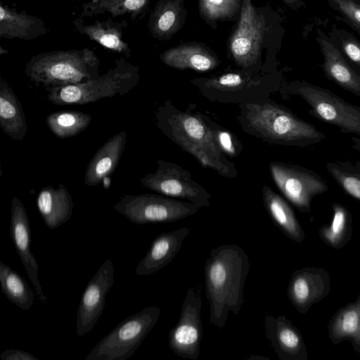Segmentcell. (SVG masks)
Returning <instances> with one entry per match:
<instances>
[{
	"instance_id": "cb8c5ba5",
	"label": "cell",
	"mask_w": 360,
	"mask_h": 360,
	"mask_svg": "<svg viewBox=\"0 0 360 360\" xmlns=\"http://www.w3.org/2000/svg\"><path fill=\"white\" fill-rule=\"evenodd\" d=\"M0 127L11 139L22 141L28 129L22 106L6 81L0 77Z\"/></svg>"
},
{
	"instance_id": "8d00e7d4",
	"label": "cell",
	"mask_w": 360,
	"mask_h": 360,
	"mask_svg": "<svg viewBox=\"0 0 360 360\" xmlns=\"http://www.w3.org/2000/svg\"><path fill=\"white\" fill-rule=\"evenodd\" d=\"M1 360H39L32 354L19 349H6L0 354Z\"/></svg>"
},
{
	"instance_id": "9a60e30c",
	"label": "cell",
	"mask_w": 360,
	"mask_h": 360,
	"mask_svg": "<svg viewBox=\"0 0 360 360\" xmlns=\"http://www.w3.org/2000/svg\"><path fill=\"white\" fill-rule=\"evenodd\" d=\"M262 25L250 0H244L240 20L231 44L238 65L248 68L256 63Z\"/></svg>"
},
{
	"instance_id": "e0dca14e",
	"label": "cell",
	"mask_w": 360,
	"mask_h": 360,
	"mask_svg": "<svg viewBox=\"0 0 360 360\" xmlns=\"http://www.w3.org/2000/svg\"><path fill=\"white\" fill-rule=\"evenodd\" d=\"M191 231L184 226L158 236L136 266L135 274L150 276L167 266L178 254Z\"/></svg>"
},
{
	"instance_id": "5b68a950",
	"label": "cell",
	"mask_w": 360,
	"mask_h": 360,
	"mask_svg": "<svg viewBox=\"0 0 360 360\" xmlns=\"http://www.w3.org/2000/svg\"><path fill=\"white\" fill-rule=\"evenodd\" d=\"M140 79L139 67L121 57L115 65L98 77L80 83L46 88L47 99L53 105H84L115 95L124 96Z\"/></svg>"
},
{
	"instance_id": "ac0fdd59",
	"label": "cell",
	"mask_w": 360,
	"mask_h": 360,
	"mask_svg": "<svg viewBox=\"0 0 360 360\" xmlns=\"http://www.w3.org/2000/svg\"><path fill=\"white\" fill-rule=\"evenodd\" d=\"M75 29L101 46L129 58L131 51L129 44L123 39L124 30L128 26L126 20L114 21L111 16L105 20H96L92 24H86L83 18L72 21Z\"/></svg>"
},
{
	"instance_id": "5bb4252c",
	"label": "cell",
	"mask_w": 360,
	"mask_h": 360,
	"mask_svg": "<svg viewBox=\"0 0 360 360\" xmlns=\"http://www.w3.org/2000/svg\"><path fill=\"white\" fill-rule=\"evenodd\" d=\"M10 234L38 300L43 305H46L47 298L38 278L39 264L30 250L31 229L28 215L22 202L15 196L11 201Z\"/></svg>"
},
{
	"instance_id": "52a82bcc",
	"label": "cell",
	"mask_w": 360,
	"mask_h": 360,
	"mask_svg": "<svg viewBox=\"0 0 360 360\" xmlns=\"http://www.w3.org/2000/svg\"><path fill=\"white\" fill-rule=\"evenodd\" d=\"M192 84L210 101L237 104L270 98L279 91L281 84L273 79L253 78L238 72H229L210 78H195Z\"/></svg>"
},
{
	"instance_id": "d6a6232c",
	"label": "cell",
	"mask_w": 360,
	"mask_h": 360,
	"mask_svg": "<svg viewBox=\"0 0 360 360\" xmlns=\"http://www.w3.org/2000/svg\"><path fill=\"white\" fill-rule=\"evenodd\" d=\"M212 129L219 148L230 158L238 157L243 150V145L231 131L211 120Z\"/></svg>"
},
{
	"instance_id": "8992f818",
	"label": "cell",
	"mask_w": 360,
	"mask_h": 360,
	"mask_svg": "<svg viewBox=\"0 0 360 360\" xmlns=\"http://www.w3.org/2000/svg\"><path fill=\"white\" fill-rule=\"evenodd\" d=\"M161 309L153 305L122 320L104 336L85 360H126L133 356L158 321Z\"/></svg>"
},
{
	"instance_id": "836d02e7",
	"label": "cell",
	"mask_w": 360,
	"mask_h": 360,
	"mask_svg": "<svg viewBox=\"0 0 360 360\" xmlns=\"http://www.w3.org/2000/svg\"><path fill=\"white\" fill-rule=\"evenodd\" d=\"M336 9L360 33V5L354 0H329Z\"/></svg>"
},
{
	"instance_id": "8fae6325",
	"label": "cell",
	"mask_w": 360,
	"mask_h": 360,
	"mask_svg": "<svg viewBox=\"0 0 360 360\" xmlns=\"http://www.w3.org/2000/svg\"><path fill=\"white\" fill-rule=\"evenodd\" d=\"M202 284L187 290L179 321L168 335L169 347L178 356L197 360L203 336L201 321Z\"/></svg>"
},
{
	"instance_id": "4dcf8cb0",
	"label": "cell",
	"mask_w": 360,
	"mask_h": 360,
	"mask_svg": "<svg viewBox=\"0 0 360 360\" xmlns=\"http://www.w3.org/2000/svg\"><path fill=\"white\" fill-rule=\"evenodd\" d=\"M334 217L329 227L321 230L322 237L330 245L338 247L347 235L349 223V214L345 208L340 205H334Z\"/></svg>"
},
{
	"instance_id": "6da1fadb",
	"label": "cell",
	"mask_w": 360,
	"mask_h": 360,
	"mask_svg": "<svg viewBox=\"0 0 360 360\" xmlns=\"http://www.w3.org/2000/svg\"><path fill=\"white\" fill-rule=\"evenodd\" d=\"M155 120L161 132L205 168L221 176L234 179L238 171L215 140L211 120L196 112L181 110L169 99L158 107Z\"/></svg>"
},
{
	"instance_id": "83f0119b",
	"label": "cell",
	"mask_w": 360,
	"mask_h": 360,
	"mask_svg": "<svg viewBox=\"0 0 360 360\" xmlns=\"http://www.w3.org/2000/svg\"><path fill=\"white\" fill-rule=\"evenodd\" d=\"M0 284L2 292L11 303L22 310L30 309L35 292L17 271L2 262H0Z\"/></svg>"
},
{
	"instance_id": "f1b7e54d",
	"label": "cell",
	"mask_w": 360,
	"mask_h": 360,
	"mask_svg": "<svg viewBox=\"0 0 360 360\" xmlns=\"http://www.w3.org/2000/svg\"><path fill=\"white\" fill-rule=\"evenodd\" d=\"M91 115L78 110L58 111L47 115L46 124L58 138L74 137L84 131L91 122Z\"/></svg>"
},
{
	"instance_id": "e575fe53",
	"label": "cell",
	"mask_w": 360,
	"mask_h": 360,
	"mask_svg": "<svg viewBox=\"0 0 360 360\" xmlns=\"http://www.w3.org/2000/svg\"><path fill=\"white\" fill-rule=\"evenodd\" d=\"M237 0H202L205 14L212 18L227 15L236 6Z\"/></svg>"
},
{
	"instance_id": "9c48e42d",
	"label": "cell",
	"mask_w": 360,
	"mask_h": 360,
	"mask_svg": "<svg viewBox=\"0 0 360 360\" xmlns=\"http://www.w3.org/2000/svg\"><path fill=\"white\" fill-rule=\"evenodd\" d=\"M114 210L133 224L170 223L186 218L200 208L194 204L159 193L125 194Z\"/></svg>"
},
{
	"instance_id": "44dd1931",
	"label": "cell",
	"mask_w": 360,
	"mask_h": 360,
	"mask_svg": "<svg viewBox=\"0 0 360 360\" xmlns=\"http://www.w3.org/2000/svg\"><path fill=\"white\" fill-rule=\"evenodd\" d=\"M36 205L45 225L51 230L67 222L74 208L72 196L63 184L56 188L52 186L42 188L37 194Z\"/></svg>"
},
{
	"instance_id": "ffe728a7",
	"label": "cell",
	"mask_w": 360,
	"mask_h": 360,
	"mask_svg": "<svg viewBox=\"0 0 360 360\" xmlns=\"http://www.w3.org/2000/svg\"><path fill=\"white\" fill-rule=\"evenodd\" d=\"M49 30L39 17L0 3V38L25 41L46 35Z\"/></svg>"
},
{
	"instance_id": "7c38bea8",
	"label": "cell",
	"mask_w": 360,
	"mask_h": 360,
	"mask_svg": "<svg viewBox=\"0 0 360 360\" xmlns=\"http://www.w3.org/2000/svg\"><path fill=\"white\" fill-rule=\"evenodd\" d=\"M269 169L277 188L300 212H309L312 198L328 189L319 175L305 167L272 161Z\"/></svg>"
},
{
	"instance_id": "f35d334b",
	"label": "cell",
	"mask_w": 360,
	"mask_h": 360,
	"mask_svg": "<svg viewBox=\"0 0 360 360\" xmlns=\"http://www.w3.org/2000/svg\"><path fill=\"white\" fill-rule=\"evenodd\" d=\"M8 52V50H5L3 49L2 46H0V54L2 55L3 53H6Z\"/></svg>"
},
{
	"instance_id": "f546056e",
	"label": "cell",
	"mask_w": 360,
	"mask_h": 360,
	"mask_svg": "<svg viewBox=\"0 0 360 360\" xmlns=\"http://www.w3.org/2000/svg\"><path fill=\"white\" fill-rule=\"evenodd\" d=\"M335 338H351L360 342V301L341 310L335 317L331 328Z\"/></svg>"
},
{
	"instance_id": "d590c367",
	"label": "cell",
	"mask_w": 360,
	"mask_h": 360,
	"mask_svg": "<svg viewBox=\"0 0 360 360\" xmlns=\"http://www.w3.org/2000/svg\"><path fill=\"white\" fill-rule=\"evenodd\" d=\"M342 40V47L347 56L360 68V42L349 37Z\"/></svg>"
},
{
	"instance_id": "74e56055",
	"label": "cell",
	"mask_w": 360,
	"mask_h": 360,
	"mask_svg": "<svg viewBox=\"0 0 360 360\" xmlns=\"http://www.w3.org/2000/svg\"><path fill=\"white\" fill-rule=\"evenodd\" d=\"M266 360V359H269V358H266L265 356H260V355H252L250 357L248 358V360Z\"/></svg>"
},
{
	"instance_id": "7a4b0ae2",
	"label": "cell",
	"mask_w": 360,
	"mask_h": 360,
	"mask_svg": "<svg viewBox=\"0 0 360 360\" xmlns=\"http://www.w3.org/2000/svg\"><path fill=\"white\" fill-rule=\"evenodd\" d=\"M250 260L236 244L213 248L205 263V293L210 305V322L219 329L229 313L238 316L244 304V287L250 272Z\"/></svg>"
},
{
	"instance_id": "7402d4cb",
	"label": "cell",
	"mask_w": 360,
	"mask_h": 360,
	"mask_svg": "<svg viewBox=\"0 0 360 360\" xmlns=\"http://www.w3.org/2000/svg\"><path fill=\"white\" fill-rule=\"evenodd\" d=\"M324 58L326 76L345 90L360 97V72L353 69L340 51L328 40L318 37Z\"/></svg>"
},
{
	"instance_id": "ba28073f",
	"label": "cell",
	"mask_w": 360,
	"mask_h": 360,
	"mask_svg": "<svg viewBox=\"0 0 360 360\" xmlns=\"http://www.w3.org/2000/svg\"><path fill=\"white\" fill-rule=\"evenodd\" d=\"M279 91L301 97L310 107V113L319 120L339 127L342 132L360 136V108L330 91L307 82L295 81L281 86Z\"/></svg>"
},
{
	"instance_id": "484cf974",
	"label": "cell",
	"mask_w": 360,
	"mask_h": 360,
	"mask_svg": "<svg viewBox=\"0 0 360 360\" xmlns=\"http://www.w3.org/2000/svg\"><path fill=\"white\" fill-rule=\"evenodd\" d=\"M160 58L167 65L180 69H191L200 72L213 70L218 65L217 59L202 48L181 46L164 52Z\"/></svg>"
},
{
	"instance_id": "4fadbf2b",
	"label": "cell",
	"mask_w": 360,
	"mask_h": 360,
	"mask_svg": "<svg viewBox=\"0 0 360 360\" xmlns=\"http://www.w3.org/2000/svg\"><path fill=\"white\" fill-rule=\"evenodd\" d=\"M114 283V266L106 259L84 289L77 309L76 328L79 337L91 332L101 316L106 296Z\"/></svg>"
},
{
	"instance_id": "60d3db41",
	"label": "cell",
	"mask_w": 360,
	"mask_h": 360,
	"mask_svg": "<svg viewBox=\"0 0 360 360\" xmlns=\"http://www.w3.org/2000/svg\"><path fill=\"white\" fill-rule=\"evenodd\" d=\"M70 1H82V0H70Z\"/></svg>"
},
{
	"instance_id": "603a6c76",
	"label": "cell",
	"mask_w": 360,
	"mask_h": 360,
	"mask_svg": "<svg viewBox=\"0 0 360 360\" xmlns=\"http://www.w3.org/2000/svg\"><path fill=\"white\" fill-rule=\"evenodd\" d=\"M262 193L264 207L274 224L287 237L302 242L304 232L288 202L266 184L262 188Z\"/></svg>"
},
{
	"instance_id": "1f68e13d",
	"label": "cell",
	"mask_w": 360,
	"mask_h": 360,
	"mask_svg": "<svg viewBox=\"0 0 360 360\" xmlns=\"http://www.w3.org/2000/svg\"><path fill=\"white\" fill-rule=\"evenodd\" d=\"M326 168L347 193L360 201V174L347 172L333 163L328 164Z\"/></svg>"
},
{
	"instance_id": "3957f363",
	"label": "cell",
	"mask_w": 360,
	"mask_h": 360,
	"mask_svg": "<svg viewBox=\"0 0 360 360\" xmlns=\"http://www.w3.org/2000/svg\"><path fill=\"white\" fill-rule=\"evenodd\" d=\"M237 122L249 135L274 145L304 147L319 143L326 136L270 98L238 105Z\"/></svg>"
},
{
	"instance_id": "277c9868",
	"label": "cell",
	"mask_w": 360,
	"mask_h": 360,
	"mask_svg": "<svg viewBox=\"0 0 360 360\" xmlns=\"http://www.w3.org/2000/svg\"><path fill=\"white\" fill-rule=\"evenodd\" d=\"M100 60L89 48L39 53L25 65V72L39 87L75 84L98 77Z\"/></svg>"
},
{
	"instance_id": "2e32d148",
	"label": "cell",
	"mask_w": 360,
	"mask_h": 360,
	"mask_svg": "<svg viewBox=\"0 0 360 360\" xmlns=\"http://www.w3.org/2000/svg\"><path fill=\"white\" fill-rule=\"evenodd\" d=\"M264 326L266 338L280 360L306 359L305 346L298 329L285 316H264Z\"/></svg>"
},
{
	"instance_id": "4316f807",
	"label": "cell",
	"mask_w": 360,
	"mask_h": 360,
	"mask_svg": "<svg viewBox=\"0 0 360 360\" xmlns=\"http://www.w3.org/2000/svg\"><path fill=\"white\" fill-rule=\"evenodd\" d=\"M150 0H91L84 3L81 18H93L109 13L112 18L127 15L135 20L146 11Z\"/></svg>"
},
{
	"instance_id": "d4e9b609",
	"label": "cell",
	"mask_w": 360,
	"mask_h": 360,
	"mask_svg": "<svg viewBox=\"0 0 360 360\" xmlns=\"http://www.w3.org/2000/svg\"><path fill=\"white\" fill-rule=\"evenodd\" d=\"M326 283L320 274L311 269L295 271L288 287V295L293 306L300 312H305L312 302L325 293Z\"/></svg>"
},
{
	"instance_id": "30bf717a",
	"label": "cell",
	"mask_w": 360,
	"mask_h": 360,
	"mask_svg": "<svg viewBox=\"0 0 360 360\" xmlns=\"http://www.w3.org/2000/svg\"><path fill=\"white\" fill-rule=\"evenodd\" d=\"M157 169L142 177L141 184L155 193L186 200L199 208L211 205V194L193 180L189 171L172 162L159 160Z\"/></svg>"
},
{
	"instance_id": "d6986e66",
	"label": "cell",
	"mask_w": 360,
	"mask_h": 360,
	"mask_svg": "<svg viewBox=\"0 0 360 360\" xmlns=\"http://www.w3.org/2000/svg\"><path fill=\"white\" fill-rule=\"evenodd\" d=\"M127 132L123 130L111 136L89 162L84 174V184L95 186L110 177L116 169L124 151Z\"/></svg>"
},
{
	"instance_id": "ab89813d",
	"label": "cell",
	"mask_w": 360,
	"mask_h": 360,
	"mask_svg": "<svg viewBox=\"0 0 360 360\" xmlns=\"http://www.w3.org/2000/svg\"><path fill=\"white\" fill-rule=\"evenodd\" d=\"M285 1H288V2L292 3V2H294V1H295L297 0H285Z\"/></svg>"
}]
</instances>
